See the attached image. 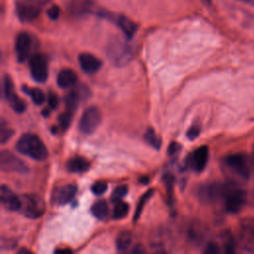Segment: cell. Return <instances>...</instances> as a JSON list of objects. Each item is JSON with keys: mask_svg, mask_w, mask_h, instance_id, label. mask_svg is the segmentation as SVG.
Masks as SVG:
<instances>
[{"mask_svg": "<svg viewBox=\"0 0 254 254\" xmlns=\"http://www.w3.org/2000/svg\"><path fill=\"white\" fill-rule=\"evenodd\" d=\"M0 168L4 172L25 175L29 172L28 165L10 151L4 150L0 154Z\"/></svg>", "mask_w": 254, "mask_h": 254, "instance_id": "52a82bcc", "label": "cell"}, {"mask_svg": "<svg viewBox=\"0 0 254 254\" xmlns=\"http://www.w3.org/2000/svg\"><path fill=\"white\" fill-rule=\"evenodd\" d=\"M132 252L133 253H142V252H144V248L141 246V245H137V246H135L134 248H133V250H132Z\"/></svg>", "mask_w": 254, "mask_h": 254, "instance_id": "f35d334b", "label": "cell"}, {"mask_svg": "<svg viewBox=\"0 0 254 254\" xmlns=\"http://www.w3.org/2000/svg\"><path fill=\"white\" fill-rule=\"evenodd\" d=\"M106 53L109 61L117 66L128 64L133 56L132 48L119 38H114L109 41Z\"/></svg>", "mask_w": 254, "mask_h": 254, "instance_id": "7a4b0ae2", "label": "cell"}, {"mask_svg": "<svg viewBox=\"0 0 254 254\" xmlns=\"http://www.w3.org/2000/svg\"><path fill=\"white\" fill-rule=\"evenodd\" d=\"M31 76L37 82H45L48 79V60L43 54H35L30 59Z\"/></svg>", "mask_w": 254, "mask_h": 254, "instance_id": "8fae6325", "label": "cell"}, {"mask_svg": "<svg viewBox=\"0 0 254 254\" xmlns=\"http://www.w3.org/2000/svg\"><path fill=\"white\" fill-rule=\"evenodd\" d=\"M97 15L114 22L120 28V30L122 31V33L125 35V37L128 40L132 39L137 31V25L132 20H130L128 17H126L124 15H116L111 12L102 11V10L97 11Z\"/></svg>", "mask_w": 254, "mask_h": 254, "instance_id": "30bf717a", "label": "cell"}, {"mask_svg": "<svg viewBox=\"0 0 254 254\" xmlns=\"http://www.w3.org/2000/svg\"><path fill=\"white\" fill-rule=\"evenodd\" d=\"M101 111L96 106H90L84 110L78 122V128L85 135L92 134L101 123Z\"/></svg>", "mask_w": 254, "mask_h": 254, "instance_id": "277c9868", "label": "cell"}, {"mask_svg": "<svg viewBox=\"0 0 254 254\" xmlns=\"http://www.w3.org/2000/svg\"><path fill=\"white\" fill-rule=\"evenodd\" d=\"M181 149V145L177 142H172L170 145H169V148H168V153L169 155H174L176 154L177 152H179V150Z\"/></svg>", "mask_w": 254, "mask_h": 254, "instance_id": "74e56055", "label": "cell"}, {"mask_svg": "<svg viewBox=\"0 0 254 254\" xmlns=\"http://www.w3.org/2000/svg\"><path fill=\"white\" fill-rule=\"evenodd\" d=\"M48 103H49L51 108H57L58 105H59V98H58V96L55 93L50 92V94L48 96Z\"/></svg>", "mask_w": 254, "mask_h": 254, "instance_id": "8d00e7d4", "label": "cell"}, {"mask_svg": "<svg viewBox=\"0 0 254 254\" xmlns=\"http://www.w3.org/2000/svg\"><path fill=\"white\" fill-rule=\"evenodd\" d=\"M71 122V111H66L62 113L59 116V123H60V128L62 130H66Z\"/></svg>", "mask_w": 254, "mask_h": 254, "instance_id": "4dcf8cb0", "label": "cell"}, {"mask_svg": "<svg viewBox=\"0 0 254 254\" xmlns=\"http://www.w3.org/2000/svg\"><path fill=\"white\" fill-rule=\"evenodd\" d=\"M3 90H4L5 98L9 102L11 108L17 113H23L27 108V104L22 98H20L17 95V93H15L13 81H12L11 77L7 74L4 77Z\"/></svg>", "mask_w": 254, "mask_h": 254, "instance_id": "7c38bea8", "label": "cell"}, {"mask_svg": "<svg viewBox=\"0 0 254 254\" xmlns=\"http://www.w3.org/2000/svg\"><path fill=\"white\" fill-rule=\"evenodd\" d=\"M107 190V184L104 182H97L95 184L92 185L91 187V190L94 194L96 195H100L102 193H104Z\"/></svg>", "mask_w": 254, "mask_h": 254, "instance_id": "d6a6232c", "label": "cell"}, {"mask_svg": "<svg viewBox=\"0 0 254 254\" xmlns=\"http://www.w3.org/2000/svg\"><path fill=\"white\" fill-rule=\"evenodd\" d=\"M0 199L2 205L11 211L20 210L22 206V199L17 196L7 186L2 185L0 188Z\"/></svg>", "mask_w": 254, "mask_h": 254, "instance_id": "2e32d148", "label": "cell"}, {"mask_svg": "<svg viewBox=\"0 0 254 254\" xmlns=\"http://www.w3.org/2000/svg\"><path fill=\"white\" fill-rule=\"evenodd\" d=\"M21 209L23 214L29 218H38L45 211V202L43 198L36 194H25L22 196Z\"/></svg>", "mask_w": 254, "mask_h": 254, "instance_id": "ba28073f", "label": "cell"}, {"mask_svg": "<svg viewBox=\"0 0 254 254\" xmlns=\"http://www.w3.org/2000/svg\"><path fill=\"white\" fill-rule=\"evenodd\" d=\"M81 96H82L81 92L77 89H72L71 91H69L66 94V96L64 98V102H65V106L68 111L72 112L77 108Z\"/></svg>", "mask_w": 254, "mask_h": 254, "instance_id": "603a6c76", "label": "cell"}, {"mask_svg": "<svg viewBox=\"0 0 254 254\" xmlns=\"http://www.w3.org/2000/svg\"><path fill=\"white\" fill-rule=\"evenodd\" d=\"M225 165L236 176L247 180L250 176V165L248 157L244 154H232L225 158Z\"/></svg>", "mask_w": 254, "mask_h": 254, "instance_id": "9c48e42d", "label": "cell"}, {"mask_svg": "<svg viewBox=\"0 0 254 254\" xmlns=\"http://www.w3.org/2000/svg\"><path fill=\"white\" fill-rule=\"evenodd\" d=\"M144 140L146 141V143H148L151 147H153L156 150H159L162 146V140L160 137H158V135L156 134V132L154 131L153 128H148L147 131L144 134Z\"/></svg>", "mask_w": 254, "mask_h": 254, "instance_id": "d4e9b609", "label": "cell"}, {"mask_svg": "<svg viewBox=\"0 0 254 254\" xmlns=\"http://www.w3.org/2000/svg\"><path fill=\"white\" fill-rule=\"evenodd\" d=\"M219 252H220V249H219L218 245L214 242L207 243V245L205 246V249H204V253H206V254H217Z\"/></svg>", "mask_w": 254, "mask_h": 254, "instance_id": "d590c367", "label": "cell"}, {"mask_svg": "<svg viewBox=\"0 0 254 254\" xmlns=\"http://www.w3.org/2000/svg\"><path fill=\"white\" fill-rule=\"evenodd\" d=\"M225 209L229 213L239 212L246 203L247 193L244 190L237 188L233 184L224 196Z\"/></svg>", "mask_w": 254, "mask_h": 254, "instance_id": "8992f818", "label": "cell"}, {"mask_svg": "<svg viewBox=\"0 0 254 254\" xmlns=\"http://www.w3.org/2000/svg\"><path fill=\"white\" fill-rule=\"evenodd\" d=\"M43 5L41 0H20L16 5L17 16L22 22H32L40 15Z\"/></svg>", "mask_w": 254, "mask_h": 254, "instance_id": "5b68a950", "label": "cell"}, {"mask_svg": "<svg viewBox=\"0 0 254 254\" xmlns=\"http://www.w3.org/2000/svg\"><path fill=\"white\" fill-rule=\"evenodd\" d=\"M239 1L246 2V3H248V4H254V0H239Z\"/></svg>", "mask_w": 254, "mask_h": 254, "instance_id": "b9f144b4", "label": "cell"}, {"mask_svg": "<svg viewBox=\"0 0 254 254\" xmlns=\"http://www.w3.org/2000/svg\"><path fill=\"white\" fill-rule=\"evenodd\" d=\"M128 191V188L125 186V185H121V186H118L117 188L114 189L113 192H112V195H111V200L115 203L119 200L122 199V197H124L126 195Z\"/></svg>", "mask_w": 254, "mask_h": 254, "instance_id": "f546056e", "label": "cell"}, {"mask_svg": "<svg viewBox=\"0 0 254 254\" xmlns=\"http://www.w3.org/2000/svg\"><path fill=\"white\" fill-rule=\"evenodd\" d=\"M128 211H129L128 203H126L122 200H119V201L115 202L112 216L114 219H121V218H124L128 214Z\"/></svg>", "mask_w": 254, "mask_h": 254, "instance_id": "484cf974", "label": "cell"}, {"mask_svg": "<svg viewBox=\"0 0 254 254\" xmlns=\"http://www.w3.org/2000/svg\"><path fill=\"white\" fill-rule=\"evenodd\" d=\"M200 133V126L198 124H193L187 132V137L190 140H194L196 137H198Z\"/></svg>", "mask_w": 254, "mask_h": 254, "instance_id": "836d02e7", "label": "cell"}, {"mask_svg": "<svg viewBox=\"0 0 254 254\" xmlns=\"http://www.w3.org/2000/svg\"><path fill=\"white\" fill-rule=\"evenodd\" d=\"M14 135V130L8 127L5 123V121L2 119L0 124V141L2 144H5L7 141H9L12 136Z\"/></svg>", "mask_w": 254, "mask_h": 254, "instance_id": "4316f807", "label": "cell"}, {"mask_svg": "<svg viewBox=\"0 0 254 254\" xmlns=\"http://www.w3.org/2000/svg\"><path fill=\"white\" fill-rule=\"evenodd\" d=\"M93 0H69L68 9L74 16H82L93 11Z\"/></svg>", "mask_w": 254, "mask_h": 254, "instance_id": "ac0fdd59", "label": "cell"}, {"mask_svg": "<svg viewBox=\"0 0 254 254\" xmlns=\"http://www.w3.org/2000/svg\"><path fill=\"white\" fill-rule=\"evenodd\" d=\"M18 253H31V251H29L27 249H21L18 251Z\"/></svg>", "mask_w": 254, "mask_h": 254, "instance_id": "60d3db41", "label": "cell"}, {"mask_svg": "<svg viewBox=\"0 0 254 254\" xmlns=\"http://www.w3.org/2000/svg\"><path fill=\"white\" fill-rule=\"evenodd\" d=\"M189 237L191 241L199 243L203 239V230L200 227V225L191 226L189 230Z\"/></svg>", "mask_w": 254, "mask_h": 254, "instance_id": "f1b7e54d", "label": "cell"}, {"mask_svg": "<svg viewBox=\"0 0 254 254\" xmlns=\"http://www.w3.org/2000/svg\"><path fill=\"white\" fill-rule=\"evenodd\" d=\"M76 190H77L76 186L72 184H66V185L61 186L53 191L52 200L57 205L66 204L67 202L73 199V197L76 194Z\"/></svg>", "mask_w": 254, "mask_h": 254, "instance_id": "4fadbf2b", "label": "cell"}, {"mask_svg": "<svg viewBox=\"0 0 254 254\" xmlns=\"http://www.w3.org/2000/svg\"><path fill=\"white\" fill-rule=\"evenodd\" d=\"M77 80V75L70 68L61 69L57 75V83L61 88L72 87Z\"/></svg>", "mask_w": 254, "mask_h": 254, "instance_id": "d6986e66", "label": "cell"}, {"mask_svg": "<svg viewBox=\"0 0 254 254\" xmlns=\"http://www.w3.org/2000/svg\"><path fill=\"white\" fill-rule=\"evenodd\" d=\"M22 90H23L26 94H28V95L32 98L33 102H34L35 104H37V105H41L42 103H44V101H45V99H46L44 92H43L41 89H39V88L28 87V86L25 85V86H23Z\"/></svg>", "mask_w": 254, "mask_h": 254, "instance_id": "cb8c5ba5", "label": "cell"}, {"mask_svg": "<svg viewBox=\"0 0 254 254\" xmlns=\"http://www.w3.org/2000/svg\"><path fill=\"white\" fill-rule=\"evenodd\" d=\"M132 241H133L132 232L128 231V230L122 231L116 239V248H117V250H119L121 252L126 251L130 247V245L132 244Z\"/></svg>", "mask_w": 254, "mask_h": 254, "instance_id": "7402d4cb", "label": "cell"}, {"mask_svg": "<svg viewBox=\"0 0 254 254\" xmlns=\"http://www.w3.org/2000/svg\"><path fill=\"white\" fill-rule=\"evenodd\" d=\"M232 184L211 183L201 186L197 190V196L203 203L212 202L220 197H224Z\"/></svg>", "mask_w": 254, "mask_h": 254, "instance_id": "3957f363", "label": "cell"}, {"mask_svg": "<svg viewBox=\"0 0 254 254\" xmlns=\"http://www.w3.org/2000/svg\"><path fill=\"white\" fill-rule=\"evenodd\" d=\"M91 213L94 217L97 219H105L108 216L109 213V208L107 205V202L103 199L97 200L94 202L91 206Z\"/></svg>", "mask_w": 254, "mask_h": 254, "instance_id": "44dd1931", "label": "cell"}, {"mask_svg": "<svg viewBox=\"0 0 254 254\" xmlns=\"http://www.w3.org/2000/svg\"><path fill=\"white\" fill-rule=\"evenodd\" d=\"M60 12H61V11H60L59 6L54 5V6H52L51 8L48 9L47 15H48V17H49L51 20H57V19L59 18V16H60Z\"/></svg>", "mask_w": 254, "mask_h": 254, "instance_id": "e575fe53", "label": "cell"}, {"mask_svg": "<svg viewBox=\"0 0 254 254\" xmlns=\"http://www.w3.org/2000/svg\"><path fill=\"white\" fill-rule=\"evenodd\" d=\"M165 185L167 189V193L169 200H172L173 198V187H174V178L170 174L165 176Z\"/></svg>", "mask_w": 254, "mask_h": 254, "instance_id": "1f68e13d", "label": "cell"}, {"mask_svg": "<svg viewBox=\"0 0 254 254\" xmlns=\"http://www.w3.org/2000/svg\"><path fill=\"white\" fill-rule=\"evenodd\" d=\"M154 190H149L146 193H144V195H142V197L140 198L138 204H137V208H136V211H135V215H134V221H137L142 210H143V207L144 205L146 204V202L149 200V198H151L152 194H153Z\"/></svg>", "mask_w": 254, "mask_h": 254, "instance_id": "83f0119b", "label": "cell"}, {"mask_svg": "<svg viewBox=\"0 0 254 254\" xmlns=\"http://www.w3.org/2000/svg\"><path fill=\"white\" fill-rule=\"evenodd\" d=\"M89 162L82 157H73L66 162V169L71 173L81 174L89 170Z\"/></svg>", "mask_w": 254, "mask_h": 254, "instance_id": "ffe728a7", "label": "cell"}, {"mask_svg": "<svg viewBox=\"0 0 254 254\" xmlns=\"http://www.w3.org/2000/svg\"><path fill=\"white\" fill-rule=\"evenodd\" d=\"M78 62L81 69L86 73H94L99 70L102 65V62L98 58L87 53L80 54Z\"/></svg>", "mask_w": 254, "mask_h": 254, "instance_id": "e0dca14e", "label": "cell"}, {"mask_svg": "<svg viewBox=\"0 0 254 254\" xmlns=\"http://www.w3.org/2000/svg\"><path fill=\"white\" fill-rule=\"evenodd\" d=\"M16 150L36 161H43L48 156V150L43 141L34 134L22 135L16 143Z\"/></svg>", "mask_w": 254, "mask_h": 254, "instance_id": "6da1fadb", "label": "cell"}, {"mask_svg": "<svg viewBox=\"0 0 254 254\" xmlns=\"http://www.w3.org/2000/svg\"><path fill=\"white\" fill-rule=\"evenodd\" d=\"M208 160V148L206 146H201L193 151L188 159L189 167L194 172H201L206 166Z\"/></svg>", "mask_w": 254, "mask_h": 254, "instance_id": "9a60e30c", "label": "cell"}, {"mask_svg": "<svg viewBox=\"0 0 254 254\" xmlns=\"http://www.w3.org/2000/svg\"><path fill=\"white\" fill-rule=\"evenodd\" d=\"M57 253H65V252H70V249H57Z\"/></svg>", "mask_w": 254, "mask_h": 254, "instance_id": "ab89813d", "label": "cell"}, {"mask_svg": "<svg viewBox=\"0 0 254 254\" xmlns=\"http://www.w3.org/2000/svg\"><path fill=\"white\" fill-rule=\"evenodd\" d=\"M31 45L32 39L28 33L21 32L17 35L15 41V52L19 63H24L28 59L31 51Z\"/></svg>", "mask_w": 254, "mask_h": 254, "instance_id": "5bb4252c", "label": "cell"}]
</instances>
